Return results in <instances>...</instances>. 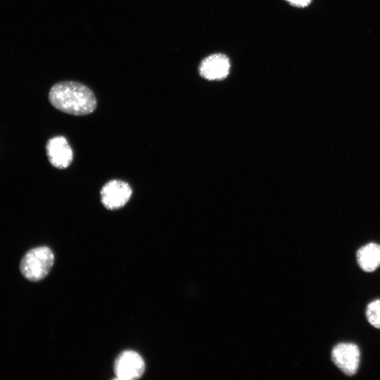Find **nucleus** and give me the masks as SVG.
Listing matches in <instances>:
<instances>
[{
	"label": "nucleus",
	"instance_id": "obj_1",
	"mask_svg": "<svg viewBox=\"0 0 380 380\" xmlns=\"http://www.w3.org/2000/svg\"><path fill=\"white\" fill-rule=\"evenodd\" d=\"M49 100L55 108L73 115L90 114L97 106L91 89L75 81H62L53 84L49 93Z\"/></svg>",
	"mask_w": 380,
	"mask_h": 380
},
{
	"label": "nucleus",
	"instance_id": "obj_2",
	"mask_svg": "<svg viewBox=\"0 0 380 380\" xmlns=\"http://www.w3.org/2000/svg\"><path fill=\"white\" fill-rule=\"evenodd\" d=\"M54 262V254L46 246L29 250L22 258L20 271L27 280L33 282L44 279L51 271Z\"/></svg>",
	"mask_w": 380,
	"mask_h": 380
},
{
	"label": "nucleus",
	"instance_id": "obj_3",
	"mask_svg": "<svg viewBox=\"0 0 380 380\" xmlns=\"http://www.w3.org/2000/svg\"><path fill=\"white\" fill-rule=\"evenodd\" d=\"M331 358L344 374L353 376L359 367L360 351L358 346L353 343H339L333 348Z\"/></svg>",
	"mask_w": 380,
	"mask_h": 380
},
{
	"label": "nucleus",
	"instance_id": "obj_4",
	"mask_svg": "<svg viewBox=\"0 0 380 380\" xmlns=\"http://www.w3.org/2000/svg\"><path fill=\"white\" fill-rule=\"evenodd\" d=\"M145 370L142 357L135 351L125 350L115 359L114 372L118 379L134 380L139 379Z\"/></svg>",
	"mask_w": 380,
	"mask_h": 380
},
{
	"label": "nucleus",
	"instance_id": "obj_5",
	"mask_svg": "<svg viewBox=\"0 0 380 380\" xmlns=\"http://www.w3.org/2000/svg\"><path fill=\"white\" fill-rule=\"evenodd\" d=\"M132 194V190L128 183L113 179L102 187L100 192L101 201L106 209L118 210L128 202Z\"/></svg>",
	"mask_w": 380,
	"mask_h": 380
},
{
	"label": "nucleus",
	"instance_id": "obj_6",
	"mask_svg": "<svg viewBox=\"0 0 380 380\" xmlns=\"http://www.w3.org/2000/svg\"><path fill=\"white\" fill-rule=\"evenodd\" d=\"M46 154L50 163L58 169H65L72 163V150L67 141L62 136L50 139L46 146Z\"/></svg>",
	"mask_w": 380,
	"mask_h": 380
},
{
	"label": "nucleus",
	"instance_id": "obj_7",
	"mask_svg": "<svg viewBox=\"0 0 380 380\" xmlns=\"http://www.w3.org/2000/svg\"><path fill=\"white\" fill-rule=\"evenodd\" d=\"M229 58L222 53L209 55L199 65V74L208 80H221L227 77L230 70Z\"/></svg>",
	"mask_w": 380,
	"mask_h": 380
},
{
	"label": "nucleus",
	"instance_id": "obj_8",
	"mask_svg": "<svg viewBox=\"0 0 380 380\" xmlns=\"http://www.w3.org/2000/svg\"><path fill=\"white\" fill-rule=\"evenodd\" d=\"M359 267L366 272H372L380 266V244L369 243L360 247L356 253Z\"/></svg>",
	"mask_w": 380,
	"mask_h": 380
},
{
	"label": "nucleus",
	"instance_id": "obj_9",
	"mask_svg": "<svg viewBox=\"0 0 380 380\" xmlns=\"http://www.w3.org/2000/svg\"><path fill=\"white\" fill-rule=\"evenodd\" d=\"M365 315L372 326L380 329V299L374 300L367 305Z\"/></svg>",
	"mask_w": 380,
	"mask_h": 380
},
{
	"label": "nucleus",
	"instance_id": "obj_10",
	"mask_svg": "<svg viewBox=\"0 0 380 380\" xmlns=\"http://www.w3.org/2000/svg\"><path fill=\"white\" fill-rule=\"evenodd\" d=\"M287 2H289L291 5L303 8L308 6L312 1V0H286Z\"/></svg>",
	"mask_w": 380,
	"mask_h": 380
}]
</instances>
